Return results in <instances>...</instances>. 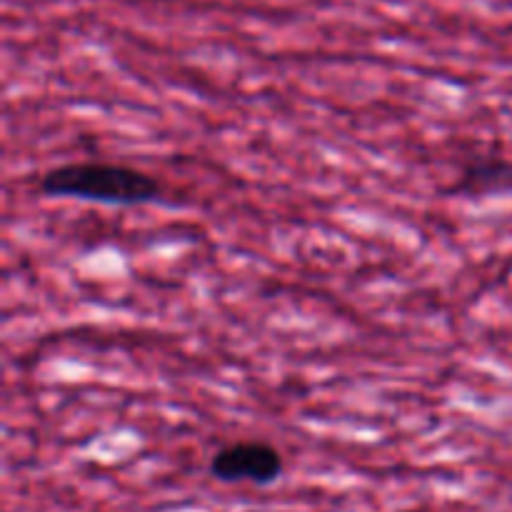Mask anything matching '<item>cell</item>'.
I'll return each mask as SVG.
<instances>
[{
    "label": "cell",
    "mask_w": 512,
    "mask_h": 512,
    "mask_svg": "<svg viewBox=\"0 0 512 512\" xmlns=\"http://www.w3.org/2000/svg\"><path fill=\"white\" fill-rule=\"evenodd\" d=\"M283 470V453L265 440H238L210 458V475L228 485H273L283 478Z\"/></svg>",
    "instance_id": "obj_2"
},
{
    "label": "cell",
    "mask_w": 512,
    "mask_h": 512,
    "mask_svg": "<svg viewBox=\"0 0 512 512\" xmlns=\"http://www.w3.org/2000/svg\"><path fill=\"white\" fill-rule=\"evenodd\" d=\"M450 193L463 195V198L512 193V163L503 155H475L463 165Z\"/></svg>",
    "instance_id": "obj_3"
},
{
    "label": "cell",
    "mask_w": 512,
    "mask_h": 512,
    "mask_svg": "<svg viewBox=\"0 0 512 512\" xmlns=\"http://www.w3.org/2000/svg\"><path fill=\"white\" fill-rule=\"evenodd\" d=\"M38 190L45 198H75L118 208L158 203L163 193L155 175L123 163L55 165L45 170Z\"/></svg>",
    "instance_id": "obj_1"
}]
</instances>
